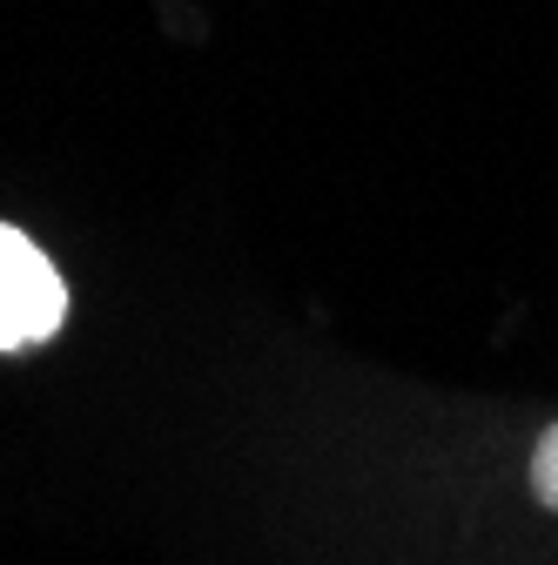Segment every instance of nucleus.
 Returning <instances> with one entry per match:
<instances>
[{
	"label": "nucleus",
	"mask_w": 558,
	"mask_h": 565,
	"mask_svg": "<svg viewBox=\"0 0 558 565\" xmlns=\"http://www.w3.org/2000/svg\"><path fill=\"white\" fill-rule=\"evenodd\" d=\"M67 297H61V276L54 263L21 236L0 223V350H28L41 337H54Z\"/></svg>",
	"instance_id": "obj_1"
},
{
	"label": "nucleus",
	"mask_w": 558,
	"mask_h": 565,
	"mask_svg": "<svg viewBox=\"0 0 558 565\" xmlns=\"http://www.w3.org/2000/svg\"><path fill=\"white\" fill-rule=\"evenodd\" d=\"M532 484H538V499L558 512V424L538 438V451H532Z\"/></svg>",
	"instance_id": "obj_2"
}]
</instances>
